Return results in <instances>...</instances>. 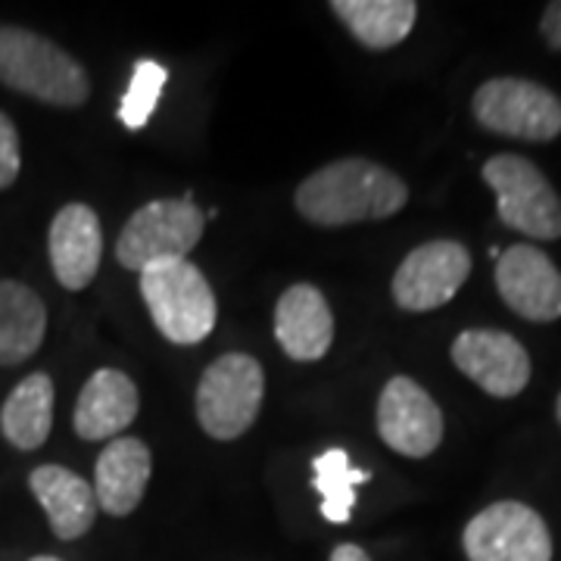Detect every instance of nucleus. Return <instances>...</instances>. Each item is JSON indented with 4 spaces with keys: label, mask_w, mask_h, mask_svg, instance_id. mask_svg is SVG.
Masks as SVG:
<instances>
[{
    "label": "nucleus",
    "mask_w": 561,
    "mask_h": 561,
    "mask_svg": "<svg viewBox=\"0 0 561 561\" xmlns=\"http://www.w3.org/2000/svg\"><path fill=\"white\" fill-rule=\"evenodd\" d=\"M28 486L41 502V508L47 512V522L57 540H79L98 522L101 505L94 496V486L76 471L62 465H41L32 471Z\"/></svg>",
    "instance_id": "16"
},
{
    "label": "nucleus",
    "mask_w": 561,
    "mask_h": 561,
    "mask_svg": "<svg viewBox=\"0 0 561 561\" xmlns=\"http://www.w3.org/2000/svg\"><path fill=\"white\" fill-rule=\"evenodd\" d=\"M265 371L247 353H225L197 383V421L213 440H238L260 415Z\"/></svg>",
    "instance_id": "6"
},
{
    "label": "nucleus",
    "mask_w": 561,
    "mask_h": 561,
    "mask_svg": "<svg viewBox=\"0 0 561 561\" xmlns=\"http://www.w3.org/2000/svg\"><path fill=\"white\" fill-rule=\"evenodd\" d=\"M165 79H169V72L157 60H140L135 66L131 84H128V91H125V98L119 103V122L125 128L138 131V128H144L150 122L157 103H160Z\"/></svg>",
    "instance_id": "22"
},
{
    "label": "nucleus",
    "mask_w": 561,
    "mask_h": 561,
    "mask_svg": "<svg viewBox=\"0 0 561 561\" xmlns=\"http://www.w3.org/2000/svg\"><path fill=\"white\" fill-rule=\"evenodd\" d=\"M453 362L468 381L496 400H512L530 383V356L524 343L496 328H468L453 341Z\"/></svg>",
    "instance_id": "10"
},
{
    "label": "nucleus",
    "mask_w": 561,
    "mask_h": 561,
    "mask_svg": "<svg viewBox=\"0 0 561 561\" xmlns=\"http://www.w3.org/2000/svg\"><path fill=\"white\" fill-rule=\"evenodd\" d=\"M471 113L500 138L549 144L561 135V98L530 79H490L474 91Z\"/></svg>",
    "instance_id": "7"
},
{
    "label": "nucleus",
    "mask_w": 561,
    "mask_h": 561,
    "mask_svg": "<svg viewBox=\"0 0 561 561\" xmlns=\"http://www.w3.org/2000/svg\"><path fill=\"white\" fill-rule=\"evenodd\" d=\"M206 213L194 197H169L140 206L122 228L116 243V260L128 272H144L147 265L187 260V253L201 243Z\"/></svg>",
    "instance_id": "5"
},
{
    "label": "nucleus",
    "mask_w": 561,
    "mask_h": 561,
    "mask_svg": "<svg viewBox=\"0 0 561 561\" xmlns=\"http://www.w3.org/2000/svg\"><path fill=\"white\" fill-rule=\"evenodd\" d=\"M461 546L468 561H552V534L537 508L505 500L478 512Z\"/></svg>",
    "instance_id": "8"
},
{
    "label": "nucleus",
    "mask_w": 561,
    "mask_h": 561,
    "mask_svg": "<svg viewBox=\"0 0 561 561\" xmlns=\"http://www.w3.org/2000/svg\"><path fill=\"white\" fill-rule=\"evenodd\" d=\"M378 434L405 459H427L443 440V412L412 378H390L378 397Z\"/></svg>",
    "instance_id": "11"
},
{
    "label": "nucleus",
    "mask_w": 561,
    "mask_h": 561,
    "mask_svg": "<svg viewBox=\"0 0 561 561\" xmlns=\"http://www.w3.org/2000/svg\"><path fill=\"white\" fill-rule=\"evenodd\" d=\"M540 35L549 50L561 54V0L546 3V10H542V20H540Z\"/></svg>",
    "instance_id": "24"
},
{
    "label": "nucleus",
    "mask_w": 561,
    "mask_h": 561,
    "mask_svg": "<svg viewBox=\"0 0 561 561\" xmlns=\"http://www.w3.org/2000/svg\"><path fill=\"white\" fill-rule=\"evenodd\" d=\"M138 287L165 341L194 346L213 334L219 306L209 280L194 262L172 260L147 265L138 275Z\"/></svg>",
    "instance_id": "3"
},
{
    "label": "nucleus",
    "mask_w": 561,
    "mask_h": 561,
    "mask_svg": "<svg viewBox=\"0 0 561 561\" xmlns=\"http://www.w3.org/2000/svg\"><path fill=\"white\" fill-rule=\"evenodd\" d=\"M312 481L321 493V515L331 524H346L356 505V486L371 481V474L353 468L343 449H324L312 461Z\"/></svg>",
    "instance_id": "21"
},
{
    "label": "nucleus",
    "mask_w": 561,
    "mask_h": 561,
    "mask_svg": "<svg viewBox=\"0 0 561 561\" xmlns=\"http://www.w3.org/2000/svg\"><path fill=\"white\" fill-rule=\"evenodd\" d=\"M47 334L44 300L22 280H0V365L28 362Z\"/></svg>",
    "instance_id": "18"
},
{
    "label": "nucleus",
    "mask_w": 561,
    "mask_h": 561,
    "mask_svg": "<svg viewBox=\"0 0 561 561\" xmlns=\"http://www.w3.org/2000/svg\"><path fill=\"white\" fill-rule=\"evenodd\" d=\"M0 427H3V437L22 453L41 449L47 443L50 427H54V381H50V375L35 371L13 387V393L7 397L3 412H0Z\"/></svg>",
    "instance_id": "20"
},
{
    "label": "nucleus",
    "mask_w": 561,
    "mask_h": 561,
    "mask_svg": "<svg viewBox=\"0 0 561 561\" xmlns=\"http://www.w3.org/2000/svg\"><path fill=\"white\" fill-rule=\"evenodd\" d=\"M54 275L66 290H84L98 278L103 260V228L98 213L84 203H69L50 221L47 234Z\"/></svg>",
    "instance_id": "13"
},
{
    "label": "nucleus",
    "mask_w": 561,
    "mask_h": 561,
    "mask_svg": "<svg viewBox=\"0 0 561 561\" xmlns=\"http://www.w3.org/2000/svg\"><path fill=\"white\" fill-rule=\"evenodd\" d=\"M471 275V253L459 241H427L400 262L393 275V302L402 312L440 309Z\"/></svg>",
    "instance_id": "9"
},
{
    "label": "nucleus",
    "mask_w": 561,
    "mask_h": 561,
    "mask_svg": "<svg viewBox=\"0 0 561 561\" xmlns=\"http://www.w3.org/2000/svg\"><path fill=\"white\" fill-rule=\"evenodd\" d=\"M28 561H60V559H54V556H35V559H28Z\"/></svg>",
    "instance_id": "26"
},
{
    "label": "nucleus",
    "mask_w": 561,
    "mask_h": 561,
    "mask_svg": "<svg viewBox=\"0 0 561 561\" xmlns=\"http://www.w3.org/2000/svg\"><path fill=\"white\" fill-rule=\"evenodd\" d=\"M20 135L7 113H0V191L20 179Z\"/></svg>",
    "instance_id": "23"
},
{
    "label": "nucleus",
    "mask_w": 561,
    "mask_h": 561,
    "mask_svg": "<svg viewBox=\"0 0 561 561\" xmlns=\"http://www.w3.org/2000/svg\"><path fill=\"white\" fill-rule=\"evenodd\" d=\"M556 419H559L561 424V393H559V400H556Z\"/></svg>",
    "instance_id": "27"
},
{
    "label": "nucleus",
    "mask_w": 561,
    "mask_h": 561,
    "mask_svg": "<svg viewBox=\"0 0 561 561\" xmlns=\"http://www.w3.org/2000/svg\"><path fill=\"white\" fill-rule=\"evenodd\" d=\"M153 471V456L138 437H116L101 453L94 471V496L101 512L113 518L131 515L147 493Z\"/></svg>",
    "instance_id": "17"
},
{
    "label": "nucleus",
    "mask_w": 561,
    "mask_h": 561,
    "mask_svg": "<svg viewBox=\"0 0 561 561\" xmlns=\"http://www.w3.org/2000/svg\"><path fill=\"white\" fill-rule=\"evenodd\" d=\"M294 203L306 221L321 228H343L397 216L409 203V187L381 162L350 157L328 162L302 179Z\"/></svg>",
    "instance_id": "1"
},
{
    "label": "nucleus",
    "mask_w": 561,
    "mask_h": 561,
    "mask_svg": "<svg viewBox=\"0 0 561 561\" xmlns=\"http://www.w3.org/2000/svg\"><path fill=\"white\" fill-rule=\"evenodd\" d=\"M496 290L502 302L527 321L561 319V272L534 243H515L496 260Z\"/></svg>",
    "instance_id": "12"
},
{
    "label": "nucleus",
    "mask_w": 561,
    "mask_h": 561,
    "mask_svg": "<svg viewBox=\"0 0 561 561\" xmlns=\"http://www.w3.org/2000/svg\"><path fill=\"white\" fill-rule=\"evenodd\" d=\"M0 84L50 106H81L91 79L60 44L20 25H0Z\"/></svg>",
    "instance_id": "2"
},
{
    "label": "nucleus",
    "mask_w": 561,
    "mask_h": 561,
    "mask_svg": "<svg viewBox=\"0 0 561 561\" xmlns=\"http://www.w3.org/2000/svg\"><path fill=\"white\" fill-rule=\"evenodd\" d=\"M275 337L294 362H319L334 343V316L319 287L294 284L275 306Z\"/></svg>",
    "instance_id": "14"
},
{
    "label": "nucleus",
    "mask_w": 561,
    "mask_h": 561,
    "mask_svg": "<svg viewBox=\"0 0 561 561\" xmlns=\"http://www.w3.org/2000/svg\"><path fill=\"white\" fill-rule=\"evenodd\" d=\"M331 13L368 50H390L409 38L419 22L415 0H334Z\"/></svg>",
    "instance_id": "19"
},
{
    "label": "nucleus",
    "mask_w": 561,
    "mask_h": 561,
    "mask_svg": "<svg viewBox=\"0 0 561 561\" xmlns=\"http://www.w3.org/2000/svg\"><path fill=\"white\" fill-rule=\"evenodd\" d=\"M481 175L496 194V209L505 228L537 241H559L561 197L537 162L518 153H496L483 162Z\"/></svg>",
    "instance_id": "4"
},
{
    "label": "nucleus",
    "mask_w": 561,
    "mask_h": 561,
    "mask_svg": "<svg viewBox=\"0 0 561 561\" xmlns=\"http://www.w3.org/2000/svg\"><path fill=\"white\" fill-rule=\"evenodd\" d=\"M140 397L135 381L119 368H101L81 387L72 424L81 440H110L138 419Z\"/></svg>",
    "instance_id": "15"
},
{
    "label": "nucleus",
    "mask_w": 561,
    "mask_h": 561,
    "mask_svg": "<svg viewBox=\"0 0 561 561\" xmlns=\"http://www.w3.org/2000/svg\"><path fill=\"white\" fill-rule=\"evenodd\" d=\"M331 561H371L368 559V552L356 546V542H341L334 552H331Z\"/></svg>",
    "instance_id": "25"
}]
</instances>
